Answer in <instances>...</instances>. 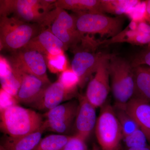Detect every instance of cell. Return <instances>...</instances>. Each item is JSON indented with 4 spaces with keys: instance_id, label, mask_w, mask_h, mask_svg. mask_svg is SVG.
Here are the masks:
<instances>
[{
    "instance_id": "6da1fadb",
    "label": "cell",
    "mask_w": 150,
    "mask_h": 150,
    "mask_svg": "<svg viewBox=\"0 0 150 150\" xmlns=\"http://www.w3.org/2000/svg\"><path fill=\"white\" fill-rule=\"evenodd\" d=\"M1 129L9 137H24L40 129L43 121L34 110L15 105L1 110Z\"/></svg>"
},
{
    "instance_id": "7a4b0ae2",
    "label": "cell",
    "mask_w": 150,
    "mask_h": 150,
    "mask_svg": "<svg viewBox=\"0 0 150 150\" xmlns=\"http://www.w3.org/2000/svg\"><path fill=\"white\" fill-rule=\"evenodd\" d=\"M108 70L116 107L124 108L134 95V67L126 59L111 55Z\"/></svg>"
},
{
    "instance_id": "3957f363",
    "label": "cell",
    "mask_w": 150,
    "mask_h": 150,
    "mask_svg": "<svg viewBox=\"0 0 150 150\" xmlns=\"http://www.w3.org/2000/svg\"><path fill=\"white\" fill-rule=\"evenodd\" d=\"M41 30L39 25L23 21L14 16H1V49L13 52L24 48Z\"/></svg>"
},
{
    "instance_id": "277c9868",
    "label": "cell",
    "mask_w": 150,
    "mask_h": 150,
    "mask_svg": "<svg viewBox=\"0 0 150 150\" xmlns=\"http://www.w3.org/2000/svg\"><path fill=\"white\" fill-rule=\"evenodd\" d=\"M55 0H1L0 15L12 14L23 21L34 23L41 26L47 14L55 8Z\"/></svg>"
},
{
    "instance_id": "5b68a950",
    "label": "cell",
    "mask_w": 150,
    "mask_h": 150,
    "mask_svg": "<svg viewBox=\"0 0 150 150\" xmlns=\"http://www.w3.org/2000/svg\"><path fill=\"white\" fill-rule=\"evenodd\" d=\"M76 21V16L70 14L63 9L55 8L47 14L40 27L42 29L48 27L67 49L73 48L86 38L77 29Z\"/></svg>"
},
{
    "instance_id": "8992f818",
    "label": "cell",
    "mask_w": 150,
    "mask_h": 150,
    "mask_svg": "<svg viewBox=\"0 0 150 150\" xmlns=\"http://www.w3.org/2000/svg\"><path fill=\"white\" fill-rule=\"evenodd\" d=\"M97 139L102 150H117L123 139L122 129L112 106L105 103L96 125Z\"/></svg>"
},
{
    "instance_id": "52a82bcc",
    "label": "cell",
    "mask_w": 150,
    "mask_h": 150,
    "mask_svg": "<svg viewBox=\"0 0 150 150\" xmlns=\"http://www.w3.org/2000/svg\"><path fill=\"white\" fill-rule=\"evenodd\" d=\"M77 29L81 34H98L113 37L122 31L123 21L120 17H111L103 13H78Z\"/></svg>"
},
{
    "instance_id": "ba28073f",
    "label": "cell",
    "mask_w": 150,
    "mask_h": 150,
    "mask_svg": "<svg viewBox=\"0 0 150 150\" xmlns=\"http://www.w3.org/2000/svg\"><path fill=\"white\" fill-rule=\"evenodd\" d=\"M8 61L12 69L51 83L47 74L46 57L39 52L22 48L13 52Z\"/></svg>"
},
{
    "instance_id": "9c48e42d",
    "label": "cell",
    "mask_w": 150,
    "mask_h": 150,
    "mask_svg": "<svg viewBox=\"0 0 150 150\" xmlns=\"http://www.w3.org/2000/svg\"><path fill=\"white\" fill-rule=\"evenodd\" d=\"M81 48L76 46L74 49V56L71 69L79 80V86L83 88L87 81L93 73L96 72L100 63L105 54L95 53L94 46L82 43Z\"/></svg>"
},
{
    "instance_id": "30bf717a",
    "label": "cell",
    "mask_w": 150,
    "mask_h": 150,
    "mask_svg": "<svg viewBox=\"0 0 150 150\" xmlns=\"http://www.w3.org/2000/svg\"><path fill=\"white\" fill-rule=\"evenodd\" d=\"M111 55L104 54L94 77L89 82L85 96L96 108L105 103L110 90L108 64Z\"/></svg>"
},
{
    "instance_id": "8fae6325",
    "label": "cell",
    "mask_w": 150,
    "mask_h": 150,
    "mask_svg": "<svg viewBox=\"0 0 150 150\" xmlns=\"http://www.w3.org/2000/svg\"><path fill=\"white\" fill-rule=\"evenodd\" d=\"M79 104L76 101H69L46 112V120L43 125L46 130L63 134L67 132L76 118Z\"/></svg>"
},
{
    "instance_id": "7c38bea8",
    "label": "cell",
    "mask_w": 150,
    "mask_h": 150,
    "mask_svg": "<svg viewBox=\"0 0 150 150\" xmlns=\"http://www.w3.org/2000/svg\"><path fill=\"white\" fill-rule=\"evenodd\" d=\"M12 70L21 83L16 97L18 103L31 106L41 98L46 89L51 83L46 82L33 75Z\"/></svg>"
},
{
    "instance_id": "4fadbf2b",
    "label": "cell",
    "mask_w": 150,
    "mask_h": 150,
    "mask_svg": "<svg viewBox=\"0 0 150 150\" xmlns=\"http://www.w3.org/2000/svg\"><path fill=\"white\" fill-rule=\"evenodd\" d=\"M96 108L85 96H80L79 107L75 118V136L84 141H86L88 138L96 127L97 122Z\"/></svg>"
},
{
    "instance_id": "5bb4252c",
    "label": "cell",
    "mask_w": 150,
    "mask_h": 150,
    "mask_svg": "<svg viewBox=\"0 0 150 150\" xmlns=\"http://www.w3.org/2000/svg\"><path fill=\"white\" fill-rule=\"evenodd\" d=\"M39 52L45 56L64 53L67 48L64 43L52 33L50 29H42L24 47Z\"/></svg>"
},
{
    "instance_id": "9a60e30c",
    "label": "cell",
    "mask_w": 150,
    "mask_h": 150,
    "mask_svg": "<svg viewBox=\"0 0 150 150\" xmlns=\"http://www.w3.org/2000/svg\"><path fill=\"white\" fill-rule=\"evenodd\" d=\"M74 95L67 91L58 80L48 86L43 96L31 106L38 110L47 112Z\"/></svg>"
},
{
    "instance_id": "2e32d148",
    "label": "cell",
    "mask_w": 150,
    "mask_h": 150,
    "mask_svg": "<svg viewBox=\"0 0 150 150\" xmlns=\"http://www.w3.org/2000/svg\"><path fill=\"white\" fill-rule=\"evenodd\" d=\"M123 108L137 123L150 143V103L134 97Z\"/></svg>"
},
{
    "instance_id": "e0dca14e",
    "label": "cell",
    "mask_w": 150,
    "mask_h": 150,
    "mask_svg": "<svg viewBox=\"0 0 150 150\" xmlns=\"http://www.w3.org/2000/svg\"><path fill=\"white\" fill-rule=\"evenodd\" d=\"M46 131L42 125L37 131L20 138L8 137L6 139L1 149L2 150H33L41 140L42 135Z\"/></svg>"
},
{
    "instance_id": "ac0fdd59",
    "label": "cell",
    "mask_w": 150,
    "mask_h": 150,
    "mask_svg": "<svg viewBox=\"0 0 150 150\" xmlns=\"http://www.w3.org/2000/svg\"><path fill=\"white\" fill-rule=\"evenodd\" d=\"M120 42H127L136 45H148V48H150V34L141 32L137 28H132L129 25L116 36L109 40L101 41L100 44H109Z\"/></svg>"
},
{
    "instance_id": "d6986e66",
    "label": "cell",
    "mask_w": 150,
    "mask_h": 150,
    "mask_svg": "<svg viewBox=\"0 0 150 150\" xmlns=\"http://www.w3.org/2000/svg\"><path fill=\"white\" fill-rule=\"evenodd\" d=\"M55 7L78 13H103L100 0H57Z\"/></svg>"
},
{
    "instance_id": "ffe728a7",
    "label": "cell",
    "mask_w": 150,
    "mask_h": 150,
    "mask_svg": "<svg viewBox=\"0 0 150 150\" xmlns=\"http://www.w3.org/2000/svg\"><path fill=\"white\" fill-rule=\"evenodd\" d=\"M135 91L134 97L150 103V67L141 65L134 67Z\"/></svg>"
},
{
    "instance_id": "44dd1931",
    "label": "cell",
    "mask_w": 150,
    "mask_h": 150,
    "mask_svg": "<svg viewBox=\"0 0 150 150\" xmlns=\"http://www.w3.org/2000/svg\"><path fill=\"white\" fill-rule=\"evenodd\" d=\"M1 88L16 98L21 83L14 74L8 61L1 56Z\"/></svg>"
},
{
    "instance_id": "7402d4cb",
    "label": "cell",
    "mask_w": 150,
    "mask_h": 150,
    "mask_svg": "<svg viewBox=\"0 0 150 150\" xmlns=\"http://www.w3.org/2000/svg\"><path fill=\"white\" fill-rule=\"evenodd\" d=\"M103 13L120 16L126 14L139 4L137 0H100Z\"/></svg>"
},
{
    "instance_id": "603a6c76",
    "label": "cell",
    "mask_w": 150,
    "mask_h": 150,
    "mask_svg": "<svg viewBox=\"0 0 150 150\" xmlns=\"http://www.w3.org/2000/svg\"><path fill=\"white\" fill-rule=\"evenodd\" d=\"M71 136L52 134L41 139L33 150H62Z\"/></svg>"
},
{
    "instance_id": "cb8c5ba5",
    "label": "cell",
    "mask_w": 150,
    "mask_h": 150,
    "mask_svg": "<svg viewBox=\"0 0 150 150\" xmlns=\"http://www.w3.org/2000/svg\"><path fill=\"white\" fill-rule=\"evenodd\" d=\"M115 111L123 132V138L140 129L137 123L123 108L116 107Z\"/></svg>"
},
{
    "instance_id": "d4e9b609",
    "label": "cell",
    "mask_w": 150,
    "mask_h": 150,
    "mask_svg": "<svg viewBox=\"0 0 150 150\" xmlns=\"http://www.w3.org/2000/svg\"><path fill=\"white\" fill-rule=\"evenodd\" d=\"M58 80L62 83L67 91L75 95L77 86H79V80L71 69H67L62 72L59 76Z\"/></svg>"
},
{
    "instance_id": "484cf974",
    "label": "cell",
    "mask_w": 150,
    "mask_h": 150,
    "mask_svg": "<svg viewBox=\"0 0 150 150\" xmlns=\"http://www.w3.org/2000/svg\"><path fill=\"white\" fill-rule=\"evenodd\" d=\"M46 64L51 72H62L67 69V60L64 53L45 56Z\"/></svg>"
},
{
    "instance_id": "4316f807",
    "label": "cell",
    "mask_w": 150,
    "mask_h": 150,
    "mask_svg": "<svg viewBox=\"0 0 150 150\" xmlns=\"http://www.w3.org/2000/svg\"><path fill=\"white\" fill-rule=\"evenodd\" d=\"M128 149L148 146V140L144 132L138 129L134 133L123 138Z\"/></svg>"
},
{
    "instance_id": "83f0119b",
    "label": "cell",
    "mask_w": 150,
    "mask_h": 150,
    "mask_svg": "<svg viewBox=\"0 0 150 150\" xmlns=\"http://www.w3.org/2000/svg\"><path fill=\"white\" fill-rule=\"evenodd\" d=\"M125 15L131 19V21L137 22L144 21H147V14L146 1H140L139 4L131 8Z\"/></svg>"
},
{
    "instance_id": "f1b7e54d",
    "label": "cell",
    "mask_w": 150,
    "mask_h": 150,
    "mask_svg": "<svg viewBox=\"0 0 150 150\" xmlns=\"http://www.w3.org/2000/svg\"><path fill=\"white\" fill-rule=\"evenodd\" d=\"M1 106L0 110H2L11 106L17 105L18 102L16 98L1 88L0 92Z\"/></svg>"
},
{
    "instance_id": "f546056e",
    "label": "cell",
    "mask_w": 150,
    "mask_h": 150,
    "mask_svg": "<svg viewBox=\"0 0 150 150\" xmlns=\"http://www.w3.org/2000/svg\"><path fill=\"white\" fill-rule=\"evenodd\" d=\"M62 150H86L85 141L75 135L72 137Z\"/></svg>"
},
{
    "instance_id": "4dcf8cb0",
    "label": "cell",
    "mask_w": 150,
    "mask_h": 150,
    "mask_svg": "<svg viewBox=\"0 0 150 150\" xmlns=\"http://www.w3.org/2000/svg\"><path fill=\"white\" fill-rule=\"evenodd\" d=\"M132 65L134 67L141 65H147L150 67V48H148L138 55Z\"/></svg>"
},
{
    "instance_id": "1f68e13d",
    "label": "cell",
    "mask_w": 150,
    "mask_h": 150,
    "mask_svg": "<svg viewBox=\"0 0 150 150\" xmlns=\"http://www.w3.org/2000/svg\"><path fill=\"white\" fill-rule=\"evenodd\" d=\"M146 1V4L147 14V21L150 24V0Z\"/></svg>"
},
{
    "instance_id": "d6a6232c",
    "label": "cell",
    "mask_w": 150,
    "mask_h": 150,
    "mask_svg": "<svg viewBox=\"0 0 150 150\" xmlns=\"http://www.w3.org/2000/svg\"><path fill=\"white\" fill-rule=\"evenodd\" d=\"M127 150H150V147L148 146L145 147L129 148Z\"/></svg>"
},
{
    "instance_id": "836d02e7",
    "label": "cell",
    "mask_w": 150,
    "mask_h": 150,
    "mask_svg": "<svg viewBox=\"0 0 150 150\" xmlns=\"http://www.w3.org/2000/svg\"><path fill=\"white\" fill-rule=\"evenodd\" d=\"M93 150H99L98 149V148L97 146L95 145V146H93Z\"/></svg>"
},
{
    "instance_id": "e575fe53",
    "label": "cell",
    "mask_w": 150,
    "mask_h": 150,
    "mask_svg": "<svg viewBox=\"0 0 150 150\" xmlns=\"http://www.w3.org/2000/svg\"><path fill=\"white\" fill-rule=\"evenodd\" d=\"M0 150H2L1 149H0Z\"/></svg>"
}]
</instances>
